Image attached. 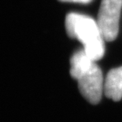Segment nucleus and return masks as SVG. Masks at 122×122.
Returning <instances> with one entry per match:
<instances>
[{
  "mask_svg": "<svg viewBox=\"0 0 122 122\" xmlns=\"http://www.w3.org/2000/svg\"><path fill=\"white\" fill-rule=\"evenodd\" d=\"M65 26L68 36L83 45V50L93 61L102 58L105 40L94 19L83 14L71 13L66 17Z\"/></svg>",
  "mask_w": 122,
  "mask_h": 122,
  "instance_id": "obj_1",
  "label": "nucleus"
},
{
  "mask_svg": "<svg viewBox=\"0 0 122 122\" xmlns=\"http://www.w3.org/2000/svg\"><path fill=\"white\" fill-rule=\"evenodd\" d=\"M121 7V0L102 1L97 23L105 41H112L117 36Z\"/></svg>",
  "mask_w": 122,
  "mask_h": 122,
  "instance_id": "obj_2",
  "label": "nucleus"
},
{
  "mask_svg": "<svg viewBox=\"0 0 122 122\" xmlns=\"http://www.w3.org/2000/svg\"><path fill=\"white\" fill-rule=\"evenodd\" d=\"M82 95L89 102L97 104L104 91V79L100 67L96 63L77 79Z\"/></svg>",
  "mask_w": 122,
  "mask_h": 122,
  "instance_id": "obj_3",
  "label": "nucleus"
},
{
  "mask_svg": "<svg viewBox=\"0 0 122 122\" xmlns=\"http://www.w3.org/2000/svg\"><path fill=\"white\" fill-rule=\"evenodd\" d=\"M104 92L107 97L119 101L122 97V67L108 73L104 82Z\"/></svg>",
  "mask_w": 122,
  "mask_h": 122,
  "instance_id": "obj_4",
  "label": "nucleus"
},
{
  "mask_svg": "<svg viewBox=\"0 0 122 122\" xmlns=\"http://www.w3.org/2000/svg\"><path fill=\"white\" fill-rule=\"evenodd\" d=\"M94 63V61L87 56L83 49L77 51L71 59V75L77 80L81 75L86 72Z\"/></svg>",
  "mask_w": 122,
  "mask_h": 122,
  "instance_id": "obj_5",
  "label": "nucleus"
},
{
  "mask_svg": "<svg viewBox=\"0 0 122 122\" xmlns=\"http://www.w3.org/2000/svg\"><path fill=\"white\" fill-rule=\"evenodd\" d=\"M61 2H79V3H88L92 0H60Z\"/></svg>",
  "mask_w": 122,
  "mask_h": 122,
  "instance_id": "obj_6",
  "label": "nucleus"
}]
</instances>
